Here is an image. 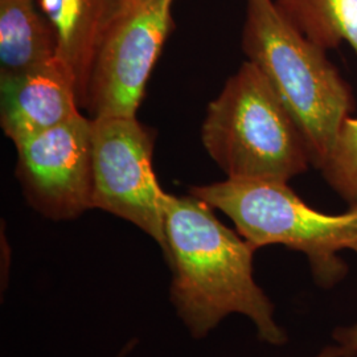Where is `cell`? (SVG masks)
Wrapping results in <instances>:
<instances>
[{"label":"cell","instance_id":"7a4b0ae2","mask_svg":"<svg viewBox=\"0 0 357 357\" xmlns=\"http://www.w3.org/2000/svg\"><path fill=\"white\" fill-rule=\"evenodd\" d=\"M243 50L268 78L320 168L355 109L349 84L273 0H246Z\"/></svg>","mask_w":357,"mask_h":357},{"label":"cell","instance_id":"52a82bcc","mask_svg":"<svg viewBox=\"0 0 357 357\" xmlns=\"http://www.w3.org/2000/svg\"><path fill=\"white\" fill-rule=\"evenodd\" d=\"M15 147L16 178L41 216L66 221L93 209L91 118L79 114Z\"/></svg>","mask_w":357,"mask_h":357},{"label":"cell","instance_id":"277c9868","mask_svg":"<svg viewBox=\"0 0 357 357\" xmlns=\"http://www.w3.org/2000/svg\"><path fill=\"white\" fill-rule=\"evenodd\" d=\"M191 195L229 217L255 250L283 245L306 255L315 283L331 289L348 266L340 252L357 255V209L327 215L307 205L287 183L227 178L192 187Z\"/></svg>","mask_w":357,"mask_h":357},{"label":"cell","instance_id":"8992f818","mask_svg":"<svg viewBox=\"0 0 357 357\" xmlns=\"http://www.w3.org/2000/svg\"><path fill=\"white\" fill-rule=\"evenodd\" d=\"M175 0H130L103 41L85 107L94 116H135L174 26Z\"/></svg>","mask_w":357,"mask_h":357},{"label":"cell","instance_id":"7c38bea8","mask_svg":"<svg viewBox=\"0 0 357 357\" xmlns=\"http://www.w3.org/2000/svg\"><path fill=\"white\" fill-rule=\"evenodd\" d=\"M319 169L349 209H357V118L343 122Z\"/></svg>","mask_w":357,"mask_h":357},{"label":"cell","instance_id":"30bf717a","mask_svg":"<svg viewBox=\"0 0 357 357\" xmlns=\"http://www.w3.org/2000/svg\"><path fill=\"white\" fill-rule=\"evenodd\" d=\"M56 36L36 0H0V78L56 59Z\"/></svg>","mask_w":357,"mask_h":357},{"label":"cell","instance_id":"9c48e42d","mask_svg":"<svg viewBox=\"0 0 357 357\" xmlns=\"http://www.w3.org/2000/svg\"><path fill=\"white\" fill-rule=\"evenodd\" d=\"M130 0H36L56 36V59L75 78L85 107L90 77L109 31Z\"/></svg>","mask_w":357,"mask_h":357},{"label":"cell","instance_id":"3957f363","mask_svg":"<svg viewBox=\"0 0 357 357\" xmlns=\"http://www.w3.org/2000/svg\"><path fill=\"white\" fill-rule=\"evenodd\" d=\"M202 138L228 178L289 183L312 165L301 128L249 60L209 103Z\"/></svg>","mask_w":357,"mask_h":357},{"label":"cell","instance_id":"5bb4252c","mask_svg":"<svg viewBox=\"0 0 357 357\" xmlns=\"http://www.w3.org/2000/svg\"><path fill=\"white\" fill-rule=\"evenodd\" d=\"M315 357H345V351L340 345H330L321 349L319 355Z\"/></svg>","mask_w":357,"mask_h":357},{"label":"cell","instance_id":"5b68a950","mask_svg":"<svg viewBox=\"0 0 357 357\" xmlns=\"http://www.w3.org/2000/svg\"><path fill=\"white\" fill-rule=\"evenodd\" d=\"M93 209L134 224L165 253V197L153 168V138L137 116L91 118Z\"/></svg>","mask_w":357,"mask_h":357},{"label":"cell","instance_id":"8fae6325","mask_svg":"<svg viewBox=\"0 0 357 357\" xmlns=\"http://www.w3.org/2000/svg\"><path fill=\"white\" fill-rule=\"evenodd\" d=\"M283 15L324 51L347 41L357 54V0H275Z\"/></svg>","mask_w":357,"mask_h":357},{"label":"cell","instance_id":"6da1fadb","mask_svg":"<svg viewBox=\"0 0 357 357\" xmlns=\"http://www.w3.org/2000/svg\"><path fill=\"white\" fill-rule=\"evenodd\" d=\"M165 258L172 270L169 298L192 337L203 339L231 314L252 320L259 340L280 347L287 333L257 284L255 249L225 227L202 199L165 197Z\"/></svg>","mask_w":357,"mask_h":357},{"label":"cell","instance_id":"9a60e30c","mask_svg":"<svg viewBox=\"0 0 357 357\" xmlns=\"http://www.w3.org/2000/svg\"><path fill=\"white\" fill-rule=\"evenodd\" d=\"M128 348H130V345H126V348H125V349H123V351H122V352H121V355H119V356H116V357L125 356V355H126V351H128Z\"/></svg>","mask_w":357,"mask_h":357},{"label":"cell","instance_id":"ba28073f","mask_svg":"<svg viewBox=\"0 0 357 357\" xmlns=\"http://www.w3.org/2000/svg\"><path fill=\"white\" fill-rule=\"evenodd\" d=\"M0 125L13 144L82 114L75 78L57 59L23 75L0 78Z\"/></svg>","mask_w":357,"mask_h":357},{"label":"cell","instance_id":"4fadbf2b","mask_svg":"<svg viewBox=\"0 0 357 357\" xmlns=\"http://www.w3.org/2000/svg\"><path fill=\"white\" fill-rule=\"evenodd\" d=\"M336 344L345 351V357L357 356V324L351 327H339L333 332Z\"/></svg>","mask_w":357,"mask_h":357}]
</instances>
